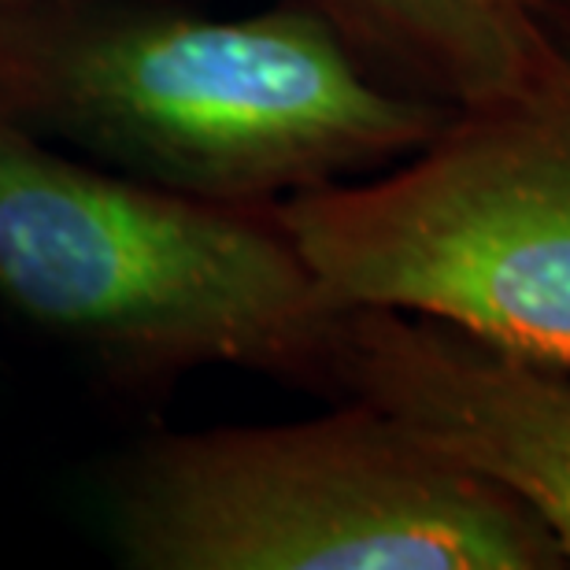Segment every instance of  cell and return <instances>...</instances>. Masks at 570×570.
I'll return each mask as SVG.
<instances>
[{"label": "cell", "instance_id": "cell-7", "mask_svg": "<svg viewBox=\"0 0 570 570\" xmlns=\"http://www.w3.org/2000/svg\"><path fill=\"white\" fill-rule=\"evenodd\" d=\"M538 16L544 19V27H556V22H570V0H533ZM570 52V41H560Z\"/></svg>", "mask_w": 570, "mask_h": 570}, {"label": "cell", "instance_id": "cell-8", "mask_svg": "<svg viewBox=\"0 0 570 570\" xmlns=\"http://www.w3.org/2000/svg\"><path fill=\"white\" fill-rule=\"evenodd\" d=\"M22 4H41V0H0V11H8V8H22Z\"/></svg>", "mask_w": 570, "mask_h": 570}, {"label": "cell", "instance_id": "cell-5", "mask_svg": "<svg viewBox=\"0 0 570 570\" xmlns=\"http://www.w3.org/2000/svg\"><path fill=\"white\" fill-rule=\"evenodd\" d=\"M326 390L374 404L549 530L570 567V371L423 315L337 312Z\"/></svg>", "mask_w": 570, "mask_h": 570}, {"label": "cell", "instance_id": "cell-6", "mask_svg": "<svg viewBox=\"0 0 570 570\" xmlns=\"http://www.w3.org/2000/svg\"><path fill=\"white\" fill-rule=\"evenodd\" d=\"M379 67L452 108L570 97V52L533 0H307Z\"/></svg>", "mask_w": 570, "mask_h": 570}, {"label": "cell", "instance_id": "cell-4", "mask_svg": "<svg viewBox=\"0 0 570 570\" xmlns=\"http://www.w3.org/2000/svg\"><path fill=\"white\" fill-rule=\"evenodd\" d=\"M271 215L337 312L423 315L570 371V97L455 108L401 164Z\"/></svg>", "mask_w": 570, "mask_h": 570}, {"label": "cell", "instance_id": "cell-3", "mask_svg": "<svg viewBox=\"0 0 570 570\" xmlns=\"http://www.w3.org/2000/svg\"><path fill=\"white\" fill-rule=\"evenodd\" d=\"M108 533L138 570H560L527 508L374 404L167 433L116 466Z\"/></svg>", "mask_w": 570, "mask_h": 570}, {"label": "cell", "instance_id": "cell-2", "mask_svg": "<svg viewBox=\"0 0 570 570\" xmlns=\"http://www.w3.org/2000/svg\"><path fill=\"white\" fill-rule=\"evenodd\" d=\"M0 296L119 374L234 363L326 385L337 307L271 208L111 175L0 116Z\"/></svg>", "mask_w": 570, "mask_h": 570}, {"label": "cell", "instance_id": "cell-1", "mask_svg": "<svg viewBox=\"0 0 570 570\" xmlns=\"http://www.w3.org/2000/svg\"><path fill=\"white\" fill-rule=\"evenodd\" d=\"M307 0L256 16L41 0L0 11V116L119 175L271 208L401 164L452 116Z\"/></svg>", "mask_w": 570, "mask_h": 570}]
</instances>
